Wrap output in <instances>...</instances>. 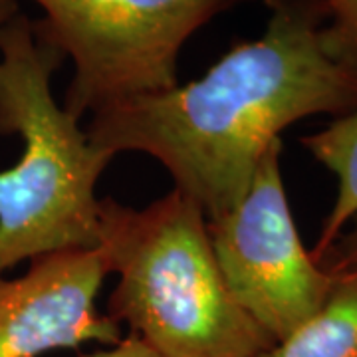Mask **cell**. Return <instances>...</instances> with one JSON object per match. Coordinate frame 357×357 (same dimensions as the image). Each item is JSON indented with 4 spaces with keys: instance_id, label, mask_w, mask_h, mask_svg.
<instances>
[{
    "instance_id": "cell-10",
    "label": "cell",
    "mask_w": 357,
    "mask_h": 357,
    "mask_svg": "<svg viewBox=\"0 0 357 357\" xmlns=\"http://www.w3.org/2000/svg\"><path fill=\"white\" fill-rule=\"evenodd\" d=\"M330 14V24L357 62V0H319Z\"/></svg>"
},
{
    "instance_id": "cell-9",
    "label": "cell",
    "mask_w": 357,
    "mask_h": 357,
    "mask_svg": "<svg viewBox=\"0 0 357 357\" xmlns=\"http://www.w3.org/2000/svg\"><path fill=\"white\" fill-rule=\"evenodd\" d=\"M318 264L332 276L357 272V225L337 236V241L319 258Z\"/></svg>"
},
{
    "instance_id": "cell-5",
    "label": "cell",
    "mask_w": 357,
    "mask_h": 357,
    "mask_svg": "<svg viewBox=\"0 0 357 357\" xmlns=\"http://www.w3.org/2000/svg\"><path fill=\"white\" fill-rule=\"evenodd\" d=\"M280 153L282 143H276L243 199L208 220L215 258L232 298L274 344L312 318L335 284L300 238Z\"/></svg>"
},
{
    "instance_id": "cell-4",
    "label": "cell",
    "mask_w": 357,
    "mask_h": 357,
    "mask_svg": "<svg viewBox=\"0 0 357 357\" xmlns=\"http://www.w3.org/2000/svg\"><path fill=\"white\" fill-rule=\"evenodd\" d=\"M34 28L74 66L62 105L82 119L178 84L185 44L246 0H32Z\"/></svg>"
},
{
    "instance_id": "cell-8",
    "label": "cell",
    "mask_w": 357,
    "mask_h": 357,
    "mask_svg": "<svg viewBox=\"0 0 357 357\" xmlns=\"http://www.w3.org/2000/svg\"><path fill=\"white\" fill-rule=\"evenodd\" d=\"M333 278L324 306L260 357H357V272Z\"/></svg>"
},
{
    "instance_id": "cell-11",
    "label": "cell",
    "mask_w": 357,
    "mask_h": 357,
    "mask_svg": "<svg viewBox=\"0 0 357 357\" xmlns=\"http://www.w3.org/2000/svg\"><path fill=\"white\" fill-rule=\"evenodd\" d=\"M79 357H159L149 345H145L139 337L131 335L121 337V342L115 345H107V349H98L93 354Z\"/></svg>"
},
{
    "instance_id": "cell-12",
    "label": "cell",
    "mask_w": 357,
    "mask_h": 357,
    "mask_svg": "<svg viewBox=\"0 0 357 357\" xmlns=\"http://www.w3.org/2000/svg\"><path fill=\"white\" fill-rule=\"evenodd\" d=\"M16 14H20L18 0H0V28L8 24Z\"/></svg>"
},
{
    "instance_id": "cell-2",
    "label": "cell",
    "mask_w": 357,
    "mask_h": 357,
    "mask_svg": "<svg viewBox=\"0 0 357 357\" xmlns=\"http://www.w3.org/2000/svg\"><path fill=\"white\" fill-rule=\"evenodd\" d=\"M107 316L159 357H260L272 340L232 298L204 211L177 189L147 206L100 203Z\"/></svg>"
},
{
    "instance_id": "cell-7",
    "label": "cell",
    "mask_w": 357,
    "mask_h": 357,
    "mask_svg": "<svg viewBox=\"0 0 357 357\" xmlns=\"http://www.w3.org/2000/svg\"><path fill=\"white\" fill-rule=\"evenodd\" d=\"M302 145L319 165L337 178L332 211L321 225L314 248L310 250L318 262L357 217V107L335 117L321 131L302 137Z\"/></svg>"
},
{
    "instance_id": "cell-6",
    "label": "cell",
    "mask_w": 357,
    "mask_h": 357,
    "mask_svg": "<svg viewBox=\"0 0 357 357\" xmlns=\"http://www.w3.org/2000/svg\"><path fill=\"white\" fill-rule=\"evenodd\" d=\"M105 278L98 248L40 256L16 278L0 274V357L121 342V326L98 307Z\"/></svg>"
},
{
    "instance_id": "cell-3",
    "label": "cell",
    "mask_w": 357,
    "mask_h": 357,
    "mask_svg": "<svg viewBox=\"0 0 357 357\" xmlns=\"http://www.w3.org/2000/svg\"><path fill=\"white\" fill-rule=\"evenodd\" d=\"M62 64L26 14L0 28V135L22 139L18 163L0 171V274L40 256L98 248V183L114 155L56 100L52 77Z\"/></svg>"
},
{
    "instance_id": "cell-1",
    "label": "cell",
    "mask_w": 357,
    "mask_h": 357,
    "mask_svg": "<svg viewBox=\"0 0 357 357\" xmlns=\"http://www.w3.org/2000/svg\"><path fill=\"white\" fill-rule=\"evenodd\" d=\"M262 36L203 76L93 112L86 133L107 153H143L217 218L243 199L284 129L357 107V62L319 0H266Z\"/></svg>"
}]
</instances>
